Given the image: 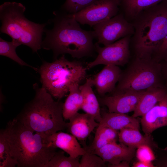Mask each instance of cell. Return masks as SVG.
Listing matches in <instances>:
<instances>
[{"label":"cell","mask_w":167,"mask_h":167,"mask_svg":"<svg viewBox=\"0 0 167 167\" xmlns=\"http://www.w3.org/2000/svg\"><path fill=\"white\" fill-rule=\"evenodd\" d=\"M54 14L53 28L45 29L46 37L42 41L41 48L52 51L54 60L59 55L66 54L78 59L93 56L96 52L94 31L82 29L71 14L64 11H55Z\"/></svg>","instance_id":"obj_1"},{"label":"cell","mask_w":167,"mask_h":167,"mask_svg":"<svg viewBox=\"0 0 167 167\" xmlns=\"http://www.w3.org/2000/svg\"><path fill=\"white\" fill-rule=\"evenodd\" d=\"M133 19L136 58L153 59L167 35V0L142 11Z\"/></svg>","instance_id":"obj_2"},{"label":"cell","mask_w":167,"mask_h":167,"mask_svg":"<svg viewBox=\"0 0 167 167\" xmlns=\"http://www.w3.org/2000/svg\"><path fill=\"white\" fill-rule=\"evenodd\" d=\"M35 95L15 118L27 127L49 136L67 128L62 114L63 103L55 101L43 87L33 85Z\"/></svg>","instance_id":"obj_3"},{"label":"cell","mask_w":167,"mask_h":167,"mask_svg":"<svg viewBox=\"0 0 167 167\" xmlns=\"http://www.w3.org/2000/svg\"><path fill=\"white\" fill-rule=\"evenodd\" d=\"M45 134L35 132L15 118L11 120L9 143L11 154L18 167H45L57 148Z\"/></svg>","instance_id":"obj_4"},{"label":"cell","mask_w":167,"mask_h":167,"mask_svg":"<svg viewBox=\"0 0 167 167\" xmlns=\"http://www.w3.org/2000/svg\"><path fill=\"white\" fill-rule=\"evenodd\" d=\"M86 66L76 60L70 61L65 55L52 62L44 61L37 72L42 87L60 101L69 92L72 84H79L87 76Z\"/></svg>","instance_id":"obj_5"},{"label":"cell","mask_w":167,"mask_h":167,"mask_svg":"<svg viewBox=\"0 0 167 167\" xmlns=\"http://www.w3.org/2000/svg\"><path fill=\"white\" fill-rule=\"evenodd\" d=\"M25 10V6L20 3L6 2L2 4L0 32L37 52L41 48L42 35L46 24H37L28 20L24 15Z\"/></svg>","instance_id":"obj_6"},{"label":"cell","mask_w":167,"mask_h":167,"mask_svg":"<svg viewBox=\"0 0 167 167\" xmlns=\"http://www.w3.org/2000/svg\"><path fill=\"white\" fill-rule=\"evenodd\" d=\"M114 93L127 91H142L153 87L166 86L160 62L136 58L122 73Z\"/></svg>","instance_id":"obj_7"},{"label":"cell","mask_w":167,"mask_h":167,"mask_svg":"<svg viewBox=\"0 0 167 167\" xmlns=\"http://www.w3.org/2000/svg\"><path fill=\"white\" fill-rule=\"evenodd\" d=\"M96 42L106 46L128 36H132L134 28L123 14H118L114 16L93 26Z\"/></svg>","instance_id":"obj_8"},{"label":"cell","mask_w":167,"mask_h":167,"mask_svg":"<svg viewBox=\"0 0 167 167\" xmlns=\"http://www.w3.org/2000/svg\"><path fill=\"white\" fill-rule=\"evenodd\" d=\"M131 36H126L103 47L95 43V50L98 55L93 61L87 64V69L101 64L124 66L130 57L129 45Z\"/></svg>","instance_id":"obj_9"},{"label":"cell","mask_w":167,"mask_h":167,"mask_svg":"<svg viewBox=\"0 0 167 167\" xmlns=\"http://www.w3.org/2000/svg\"><path fill=\"white\" fill-rule=\"evenodd\" d=\"M120 5V0H99L71 14L79 24L92 27L117 15Z\"/></svg>","instance_id":"obj_10"},{"label":"cell","mask_w":167,"mask_h":167,"mask_svg":"<svg viewBox=\"0 0 167 167\" xmlns=\"http://www.w3.org/2000/svg\"><path fill=\"white\" fill-rule=\"evenodd\" d=\"M145 91H130L114 93L100 98V101L107 107L109 112L126 114L134 111Z\"/></svg>","instance_id":"obj_11"},{"label":"cell","mask_w":167,"mask_h":167,"mask_svg":"<svg viewBox=\"0 0 167 167\" xmlns=\"http://www.w3.org/2000/svg\"><path fill=\"white\" fill-rule=\"evenodd\" d=\"M142 130L146 135L156 129L167 126V94L160 101L142 116Z\"/></svg>","instance_id":"obj_12"},{"label":"cell","mask_w":167,"mask_h":167,"mask_svg":"<svg viewBox=\"0 0 167 167\" xmlns=\"http://www.w3.org/2000/svg\"><path fill=\"white\" fill-rule=\"evenodd\" d=\"M135 149L117 142L109 143L93 152L100 156L109 167L114 166L123 161H131L136 155Z\"/></svg>","instance_id":"obj_13"},{"label":"cell","mask_w":167,"mask_h":167,"mask_svg":"<svg viewBox=\"0 0 167 167\" xmlns=\"http://www.w3.org/2000/svg\"><path fill=\"white\" fill-rule=\"evenodd\" d=\"M122 73L118 66L108 65L92 78L93 86L98 94L103 96L106 93L114 91L116 83Z\"/></svg>","instance_id":"obj_14"},{"label":"cell","mask_w":167,"mask_h":167,"mask_svg":"<svg viewBox=\"0 0 167 167\" xmlns=\"http://www.w3.org/2000/svg\"><path fill=\"white\" fill-rule=\"evenodd\" d=\"M69 120L66 129L71 134L80 141L86 139L99 124L93 117L86 113L77 112Z\"/></svg>","instance_id":"obj_15"},{"label":"cell","mask_w":167,"mask_h":167,"mask_svg":"<svg viewBox=\"0 0 167 167\" xmlns=\"http://www.w3.org/2000/svg\"><path fill=\"white\" fill-rule=\"evenodd\" d=\"M48 139L52 146L61 149L73 157L82 156L86 152L77 138L71 134L59 131L48 136Z\"/></svg>","instance_id":"obj_16"},{"label":"cell","mask_w":167,"mask_h":167,"mask_svg":"<svg viewBox=\"0 0 167 167\" xmlns=\"http://www.w3.org/2000/svg\"><path fill=\"white\" fill-rule=\"evenodd\" d=\"M101 114V119L98 127L106 126L117 131L125 128L140 129L139 121L132 116L125 113L103 112Z\"/></svg>","instance_id":"obj_17"},{"label":"cell","mask_w":167,"mask_h":167,"mask_svg":"<svg viewBox=\"0 0 167 167\" xmlns=\"http://www.w3.org/2000/svg\"><path fill=\"white\" fill-rule=\"evenodd\" d=\"M167 94V87H156L145 90L141 97L132 116H142L161 100Z\"/></svg>","instance_id":"obj_18"},{"label":"cell","mask_w":167,"mask_h":167,"mask_svg":"<svg viewBox=\"0 0 167 167\" xmlns=\"http://www.w3.org/2000/svg\"><path fill=\"white\" fill-rule=\"evenodd\" d=\"M119 131L118 140L120 143L128 147L135 149L141 146L146 145L152 148H158L151 135H143L139 130L125 128Z\"/></svg>","instance_id":"obj_19"},{"label":"cell","mask_w":167,"mask_h":167,"mask_svg":"<svg viewBox=\"0 0 167 167\" xmlns=\"http://www.w3.org/2000/svg\"><path fill=\"white\" fill-rule=\"evenodd\" d=\"M93 86L91 78L87 79L85 83L79 86L83 97L81 109L93 117L99 123L101 119V112L98 101L92 89Z\"/></svg>","instance_id":"obj_20"},{"label":"cell","mask_w":167,"mask_h":167,"mask_svg":"<svg viewBox=\"0 0 167 167\" xmlns=\"http://www.w3.org/2000/svg\"><path fill=\"white\" fill-rule=\"evenodd\" d=\"M79 84L75 83L70 86L69 94L62 106V114L65 120H69L81 108L83 97Z\"/></svg>","instance_id":"obj_21"},{"label":"cell","mask_w":167,"mask_h":167,"mask_svg":"<svg viewBox=\"0 0 167 167\" xmlns=\"http://www.w3.org/2000/svg\"><path fill=\"white\" fill-rule=\"evenodd\" d=\"M11 120L0 131V167H15L17 163L11 154L9 143Z\"/></svg>","instance_id":"obj_22"},{"label":"cell","mask_w":167,"mask_h":167,"mask_svg":"<svg viewBox=\"0 0 167 167\" xmlns=\"http://www.w3.org/2000/svg\"><path fill=\"white\" fill-rule=\"evenodd\" d=\"M118 131L107 127H98L92 143L90 147L85 148L92 152L109 143L117 142L118 139Z\"/></svg>","instance_id":"obj_23"},{"label":"cell","mask_w":167,"mask_h":167,"mask_svg":"<svg viewBox=\"0 0 167 167\" xmlns=\"http://www.w3.org/2000/svg\"><path fill=\"white\" fill-rule=\"evenodd\" d=\"M21 44L18 41L12 40L11 42L7 41L0 38V55L9 58L22 66H26L32 68L37 72L38 69L29 65L22 60L16 52V48Z\"/></svg>","instance_id":"obj_24"},{"label":"cell","mask_w":167,"mask_h":167,"mask_svg":"<svg viewBox=\"0 0 167 167\" xmlns=\"http://www.w3.org/2000/svg\"><path fill=\"white\" fill-rule=\"evenodd\" d=\"M120 8L124 12L127 9L134 15L142 11L155 5L164 0H120Z\"/></svg>","instance_id":"obj_25"},{"label":"cell","mask_w":167,"mask_h":167,"mask_svg":"<svg viewBox=\"0 0 167 167\" xmlns=\"http://www.w3.org/2000/svg\"><path fill=\"white\" fill-rule=\"evenodd\" d=\"M63 150L56 151L45 167H79V157L67 156Z\"/></svg>","instance_id":"obj_26"},{"label":"cell","mask_w":167,"mask_h":167,"mask_svg":"<svg viewBox=\"0 0 167 167\" xmlns=\"http://www.w3.org/2000/svg\"><path fill=\"white\" fill-rule=\"evenodd\" d=\"M99 0H66L62 9L70 14H74Z\"/></svg>","instance_id":"obj_27"},{"label":"cell","mask_w":167,"mask_h":167,"mask_svg":"<svg viewBox=\"0 0 167 167\" xmlns=\"http://www.w3.org/2000/svg\"><path fill=\"white\" fill-rule=\"evenodd\" d=\"M81 156L79 167H104L106 166V162L93 152L86 150Z\"/></svg>","instance_id":"obj_28"},{"label":"cell","mask_w":167,"mask_h":167,"mask_svg":"<svg viewBox=\"0 0 167 167\" xmlns=\"http://www.w3.org/2000/svg\"><path fill=\"white\" fill-rule=\"evenodd\" d=\"M152 148L147 145H143L137 148L136 156L139 161L152 162L155 156Z\"/></svg>","instance_id":"obj_29"},{"label":"cell","mask_w":167,"mask_h":167,"mask_svg":"<svg viewBox=\"0 0 167 167\" xmlns=\"http://www.w3.org/2000/svg\"><path fill=\"white\" fill-rule=\"evenodd\" d=\"M166 57H167V35L164 42L154 56L153 59L158 62H160Z\"/></svg>","instance_id":"obj_30"},{"label":"cell","mask_w":167,"mask_h":167,"mask_svg":"<svg viewBox=\"0 0 167 167\" xmlns=\"http://www.w3.org/2000/svg\"><path fill=\"white\" fill-rule=\"evenodd\" d=\"M161 66L162 72L163 79L167 87V57L160 62Z\"/></svg>","instance_id":"obj_31"},{"label":"cell","mask_w":167,"mask_h":167,"mask_svg":"<svg viewBox=\"0 0 167 167\" xmlns=\"http://www.w3.org/2000/svg\"><path fill=\"white\" fill-rule=\"evenodd\" d=\"M155 165L152 162H147L139 161L134 163L133 165L134 167H153Z\"/></svg>","instance_id":"obj_32"}]
</instances>
